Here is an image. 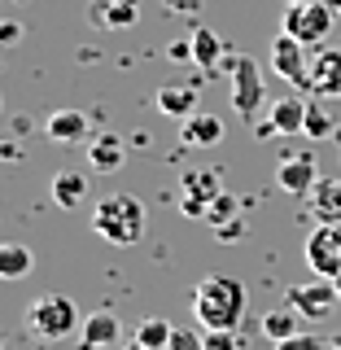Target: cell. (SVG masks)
Returning <instances> with one entry per match:
<instances>
[{
  "label": "cell",
  "instance_id": "ffe728a7",
  "mask_svg": "<svg viewBox=\"0 0 341 350\" xmlns=\"http://www.w3.org/2000/svg\"><path fill=\"white\" fill-rule=\"evenodd\" d=\"M262 333L271 337V346H276V342H289V337L302 333V315L293 311V306H280V311L262 315Z\"/></svg>",
  "mask_w": 341,
  "mask_h": 350
},
{
  "label": "cell",
  "instance_id": "484cf974",
  "mask_svg": "<svg viewBox=\"0 0 341 350\" xmlns=\"http://www.w3.org/2000/svg\"><path fill=\"white\" fill-rule=\"evenodd\" d=\"M328 131H333V118H328V109L311 101V105H306V136H311V140H324Z\"/></svg>",
  "mask_w": 341,
  "mask_h": 350
},
{
  "label": "cell",
  "instance_id": "d4e9b609",
  "mask_svg": "<svg viewBox=\"0 0 341 350\" xmlns=\"http://www.w3.org/2000/svg\"><path fill=\"white\" fill-rule=\"evenodd\" d=\"M206 219H210V228H228V224H236V219H241V202H236L232 193H219L215 202H210V215H206Z\"/></svg>",
  "mask_w": 341,
  "mask_h": 350
},
{
  "label": "cell",
  "instance_id": "f1b7e54d",
  "mask_svg": "<svg viewBox=\"0 0 341 350\" xmlns=\"http://www.w3.org/2000/svg\"><path fill=\"white\" fill-rule=\"evenodd\" d=\"M271 350H324V342L315 333H298V337H289V342H276Z\"/></svg>",
  "mask_w": 341,
  "mask_h": 350
},
{
  "label": "cell",
  "instance_id": "7a4b0ae2",
  "mask_svg": "<svg viewBox=\"0 0 341 350\" xmlns=\"http://www.w3.org/2000/svg\"><path fill=\"white\" fill-rule=\"evenodd\" d=\"M92 228L96 237H105L109 245H136L149 228V215H145V202L131 193H109L92 215Z\"/></svg>",
  "mask_w": 341,
  "mask_h": 350
},
{
  "label": "cell",
  "instance_id": "9a60e30c",
  "mask_svg": "<svg viewBox=\"0 0 341 350\" xmlns=\"http://www.w3.org/2000/svg\"><path fill=\"white\" fill-rule=\"evenodd\" d=\"M158 114H167V118H193L197 114V88L193 83H167V88H158Z\"/></svg>",
  "mask_w": 341,
  "mask_h": 350
},
{
  "label": "cell",
  "instance_id": "d6986e66",
  "mask_svg": "<svg viewBox=\"0 0 341 350\" xmlns=\"http://www.w3.org/2000/svg\"><path fill=\"white\" fill-rule=\"evenodd\" d=\"M87 162H92L96 171H118L123 167V140L109 136V131L105 136H92L87 140Z\"/></svg>",
  "mask_w": 341,
  "mask_h": 350
},
{
  "label": "cell",
  "instance_id": "4fadbf2b",
  "mask_svg": "<svg viewBox=\"0 0 341 350\" xmlns=\"http://www.w3.org/2000/svg\"><path fill=\"white\" fill-rule=\"evenodd\" d=\"M189 44H193V62H197V70H206V75H215L219 66L228 62V53H223V40H219L210 27H197L193 36H189Z\"/></svg>",
  "mask_w": 341,
  "mask_h": 350
},
{
  "label": "cell",
  "instance_id": "e0dca14e",
  "mask_svg": "<svg viewBox=\"0 0 341 350\" xmlns=\"http://www.w3.org/2000/svg\"><path fill=\"white\" fill-rule=\"evenodd\" d=\"M315 202V219L320 224H341V175H324L311 193Z\"/></svg>",
  "mask_w": 341,
  "mask_h": 350
},
{
  "label": "cell",
  "instance_id": "5bb4252c",
  "mask_svg": "<svg viewBox=\"0 0 341 350\" xmlns=\"http://www.w3.org/2000/svg\"><path fill=\"white\" fill-rule=\"evenodd\" d=\"M306 105L311 101H302V96H280L271 105V127L280 136H306Z\"/></svg>",
  "mask_w": 341,
  "mask_h": 350
},
{
  "label": "cell",
  "instance_id": "d6a6232c",
  "mask_svg": "<svg viewBox=\"0 0 341 350\" xmlns=\"http://www.w3.org/2000/svg\"><path fill=\"white\" fill-rule=\"evenodd\" d=\"M123 350H145V346H140V342H127V346H123Z\"/></svg>",
  "mask_w": 341,
  "mask_h": 350
},
{
  "label": "cell",
  "instance_id": "5b68a950",
  "mask_svg": "<svg viewBox=\"0 0 341 350\" xmlns=\"http://www.w3.org/2000/svg\"><path fill=\"white\" fill-rule=\"evenodd\" d=\"M271 70H276L284 83L311 92V62H306V44L298 36H289V31H280V36L271 40Z\"/></svg>",
  "mask_w": 341,
  "mask_h": 350
},
{
  "label": "cell",
  "instance_id": "836d02e7",
  "mask_svg": "<svg viewBox=\"0 0 341 350\" xmlns=\"http://www.w3.org/2000/svg\"><path fill=\"white\" fill-rule=\"evenodd\" d=\"M324 5H328V9H341V0H324Z\"/></svg>",
  "mask_w": 341,
  "mask_h": 350
},
{
  "label": "cell",
  "instance_id": "277c9868",
  "mask_svg": "<svg viewBox=\"0 0 341 350\" xmlns=\"http://www.w3.org/2000/svg\"><path fill=\"white\" fill-rule=\"evenodd\" d=\"M223 70L232 75V105H236V114H241V118L258 114V105L267 101V88H262V70H258V62H254V57H245V53H228Z\"/></svg>",
  "mask_w": 341,
  "mask_h": 350
},
{
  "label": "cell",
  "instance_id": "7402d4cb",
  "mask_svg": "<svg viewBox=\"0 0 341 350\" xmlns=\"http://www.w3.org/2000/svg\"><path fill=\"white\" fill-rule=\"evenodd\" d=\"M31 262H36V258H31L27 245H18V241H5V245H0V276H5V280L27 276Z\"/></svg>",
  "mask_w": 341,
  "mask_h": 350
},
{
  "label": "cell",
  "instance_id": "6da1fadb",
  "mask_svg": "<svg viewBox=\"0 0 341 350\" xmlns=\"http://www.w3.org/2000/svg\"><path fill=\"white\" fill-rule=\"evenodd\" d=\"M245 306H249V289L232 276H206L193 293V315L202 324V333H210V328H236Z\"/></svg>",
  "mask_w": 341,
  "mask_h": 350
},
{
  "label": "cell",
  "instance_id": "3957f363",
  "mask_svg": "<svg viewBox=\"0 0 341 350\" xmlns=\"http://www.w3.org/2000/svg\"><path fill=\"white\" fill-rule=\"evenodd\" d=\"M83 315L66 293H44L27 306V328L40 337V342H66L70 333H79Z\"/></svg>",
  "mask_w": 341,
  "mask_h": 350
},
{
  "label": "cell",
  "instance_id": "9c48e42d",
  "mask_svg": "<svg viewBox=\"0 0 341 350\" xmlns=\"http://www.w3.org/2000/svg\"><path fill=\"white\" fill-rule=\"evenodd\" d=\"M320 180L324 175L315 171L311 153H289V158L276 167V184H280V193H289V197H311Z\"/></svg>",
  "mask_w": 341,
  "mask_h": 350
},
{
  "label": "cell",
  "instance_id": "e575fe53",
  "mask_svg": "<svg viewBox=\"0 0 341 350\" xmlns=\"http://www.w3.org/2000/svg\"><path fill=\"white\" fill-rule=\"evenodd\" d=\"M289 5H315V0H289Z\"/></svg>",
  "mask_w": 341,
  "mask_h": 350
},
{
  "label": "cell",
  "instance_id": "ba28073f",
  "mask_svg": "<svg viewBox=\"0 0 341 350\" xmlns=\"http://www.w3.org/2000/svg\"><path fill=\"white\" fill-rule=\"evenodd\" d=\"M289 306L302 315V320H324L333 306H341L337 284L333 280H311V284H293L289 289Z\"/></svg>",
  "mask_w": 341,
  "mask_h": 350
},
{
  "label": "cell",
  "instance_id": "2e32d148",
  "mask_svg": "<svg viewBox=\"0 0 341 350\" xmlns=\"http://www.w3.org/2000/svg\"><path fill=\"white\" fill-rule=\"evenodd\" d=\"M184 145H193V149H215L219 140H223V118H215V114H193V118H184Z\"/></svg>",
  "mask_w": 341,
  "mask_h": 350
},
{
  "label": "cell",
  "instance_id": "7c38bea8",
  "mask_svg": "<svg viewBox=\"0 0 341 350\" xmlns=\"http://www.w3.org/2000/svg\"><path fill=\"white\" fill-rule=\"evenodd\" d=\"M311 92L315 96H341V49H324L311 66Z\"/></svg>",
  "mask_w": 341,
  "mask_h": 350
},
{
  "label": "cell",
  "instance_id": "1f68e13d",
  "mask_svg": "<svg viewBox=\"0 0 341 350\" xmlns=\"http://www.w3.org/2000/svg\"><path fill=\"white\" fill-rule=\"evenodd\" d=\"M328 350H341V333H337V337H333V342H328Z\"/></svg>",
  "mask_w": 341,
  "mask_h": 350
},
{
  "label": "cell",
  "instance_id": "44dd1931",
  "mask_svg": "<svg viewBox=\"0 0 341 350\" xmlns=\"http://www.w3.org/2000/svg\"><path fill=\"white\" fill-rule=\"evenodd\" d=\"M171 337H175V324H167L162 315H149V320L136 324V337H131V342H140L145 350H167Z\"/></svg>",
  "mask_w": 341,
  "mask_h": 350
},
{
  "label": "cell",
  "instance_id": "4316f807",
  "mask_svg": "<svg viewBox=\"0 0 341 350\" xmlns=\"http://www.w3.org/2000/svg\"><path fill=\"white\" fill-rule=\"evenodd\" d=\"M206 350H241L236 328H210L206 333Z\"/></svg>",
  "mask_w": 341,
  "mask_h": 350
},
{
  "label": "cell",
  "instance_id": "83f0119b",
  "mask_svg": "<svg viewBox=\"0 0 341 350\" xmlns=\"http://www.w3.org/2000/svg\"><path fill=\"white\" fill-rule=\"evenodd\" d=\"M167 350H206V333H193V328H175Z\"/></svg>",
  "mask_w": 341,
  "mask_h": 350
},
{
  "label": "cell",
  "instance_id": "30bf717a",
  "mask_svg": "<svg viewBox=\"0 0 341 350\" xmlns=\"http://www.w3.org/2000/svg\"><path fill=\"white\" fill-rule=\"evenodd\" d=\"M118 333H123V324H118V315L114 311H92V315H83V324H79V346L83 350H101V346H114L118 342Z\"/></svg>",
  "mask_w": 341,
  "mask_h": 350
},
{
  "label": "cell",
  "instance_id": "8992f818",
  "mask_svg": "<svg viewBox=\"0 0 341 350\" xmlns=\"http://www.w3.org/2000/svg\"><path fill=\"white\" fill-rule=\"evenodd\" d=\"M306 267L320 280L341 276V224H320L306 237Z\"/></svg>",
  "mask_w": 341,
  "mask_h": 350
},
{
  "label": "cell",
  "instance_id": "603a6c76",
  "mask_svg": "<svg viewBox=\"0 0 341 350\" xmlns=\"http://www.w3.org/2000/svg\"><path fill=\"white\" fill-rule=\"evenodd\" d=\"M92 22L131 27V22H136V0H101V5H92Z\"/></svg>",
  "mask_w": 341,
  "mask_h": 350
},
{
  "label": "cell",
  "instance_id": "cb8c5ba5",
  "mask_svg": "<svg viewBox=\"0 0 341 350\" xmlns=\"http://www.w3.org/2000/svg\"><path fill=\"white\" fill-rule=\"evenodd\" d=\"M219 193H223V189H219V175H215V171H189V175H184V197L215 202Z\"/></svg>",
  "mask_w": 341,
  "mask_h": 350
},
{
  "label": "cell",
  "instance_id": "4dcf8cb0",
  "mask_svg": "<svg viewBox=\"0 0 341 350\" xmlns=\"http://www.w3.org/2000/svg\"><path fill=\"white\" fill-rule=\"evenodd\" d=\"M18 36H22L18 22H5V27H0V40H5V44H18Z\"/></svg>",
  "mask_w": 341,
  "mask_h": 350
},
{
  "label": "cell",
  "instance_id": "d590c367",
  "mask_svg": "<svg viewBox=\"0 0 341 350\" xmlns=\"http://www.w3.org/2000/svg\"><path fill=\"white\" fill-rule=\"evenodd\" d=\"M333 284H337V298H341V276H337V280H333Z\"/></svg>",
  "mask_w": 341,
  "mask_h": 350
},
{
  "label": "cell",
  "instance_id": "8fae6325",
  "mask_svg": "<svg viewBox=\"0 0 341 350\" xmlns=\"http://www.w3.org/2000/svg\"><path fill=\"white\" fill-rule=\"evenodd\" d=\"M44 136L53 140V145H74V140L87 136V114L83 109H57V114H49V123H44Z\"/></svg>",
  "mask_w": 341,
  "mask_h": 350
},
{
  "label": "cell",
  "instance_id": "52a82bcc",
  "mask_svg": "<svg viewBox=\"0 0 341 350\" xmlns=\"http://www.w3.org/2000/svg\"><path fill=\"white\" fill-rule=\"evenodd\" d=\"M284 31L298 36L302 44H320V40H328V31H333V9H328L324 0H315V5H289Z\"/></svg>",
  "mask_w": 341,
  "mask_h": 350
},
{
  "label": "cell",
  "instance_id": "ac0fdd59",
  "mask_svg": "<svg viewBox=\"0 0 341 350\" xmlns=\"http://www.w3.org/2000/svg\"><path fill=\"white\" fill-rule=\"evenodd\" d=\"M83 197H87V175H79V171H57L53 175V202H57L62 211L83 206Z\"/></svg>",
  "mask_w": 341,
  "mask_h": 350
},
{
  "label": "cell",
  "instance_id": "f546056e",
  "mask_svg": "<svg viewBox=\"0 0 341 350\" xmlns=\"http://www.w3.org/2000/svg\"><path fill=\"white\" fill-rule=\"evenodd\" d=\"M215 232L223 237V241H232V237H241V232H245V219H236V224H228V228H215Z\"/></svg>",
  "mask_w": 341,
  "mask_h": 350
}]
</instances>
